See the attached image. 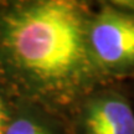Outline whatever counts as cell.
Returning <instances> with one entry per match:
<instances>
[{
  "label": "cell",
  "instance_id": "obj_3",
  "mask_svg": "<svg viewBox=\"0 0 134 134\" xmlns=\"http://www.w3.org/2000/svg\"><path fill=\"white\" fill-rule=\"evenodd\" d=\"M80 124L83 134H134V110L123 96L102 92L86 98Z\"/></svg>",
  "mask_w": 134,
  "mask_h": 134
},
{
  "label": "cell",
  "instance_id": "obj_4",
  "mask_svg": "<svg viewBox=\"0 0 134 134\" xmlns=\"http://www.w3.org/2000/svg\"><path fill=\"white\" fill-rule=\"evenodd\" d=\"M5 134H57L50 125L45 124L43 122L23 115L15 119L10 120V124Z\"/></svg>",
  "mask_w": 134,
  "mask_h": 134
},
{
  "label": "cell",
  "instance_id": "obj_5",
  "mask_svg": "<svg viewBox=\"0 0 134 134\" xmlns=\"http://www.w3.org/2000/svg\"><path fill=\"white\" fill-rule=\"evenodd\" d=\"M10 120L11 119L9 118L4 99L0 96V134H5V132H6V129H8V127L10 124Z\"/></svg>",
  "mask_w": 134,
  "mask_h": 134
},
{
  "label": "cell",
  "instance_id": "obj_1",
  "mask_svg": "<svg viewBox=\"0 0 134 134\" xmlns=\"http://www.w3.org/2000/svg\"><path fill=\"white\" fill-rule=\"evenodd\" d=\"M88 6L37 0L0 15V55L30 94L53 110L81 102L104 76L92 57Z\"/></svg>",
  "mask_w": 134,
  "mask_h": 134
},
{
  "label": "cell",
  "instance_id": "obj_2",
  "mask_svg": "<svg viewBox=\"0 0 134 134\" xmlns=\"http://www.w3.org/2000/svg\"><path fill=\"white\" fill-rule=\"evenodd\" d=\"M88 42L92 57L103 75L134 68V14L105 5L92 15Z\"/></svg>",
  "mask_w": 134,
  "mask_h": 134
}]
</instances>
